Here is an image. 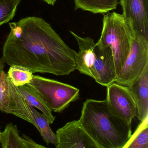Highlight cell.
Returning a JSON list of instances; mask_svg holds the SVG:
<instances>
[{"mask_svg": "<svg viewBox=\"0 0 148 148\" xmlns=\"http://www.w3.org/2000/svg\"><path fill=\"white\" fill-rule=\"evenodd\" d=\"M10 31L1 59L9 66H21L35 73L56 76L76 70L77 52L70 48L46 21L28 16L9 23Z\"/></svg>", "mask_w": 148, "mask_h": 148, "instance_id": "1", "label": "cell"}, {"mask_svg": "<svg viewBox=\"0 0 148 148\" xmlns=\"http://www.w3.org/2000/svg\"><path fill=\"white\" fill-rule=\"evenodd\" d=\"M78 121L89 135L104 148H123L132 135L131 125L116 115L106 100L87 99Z\"/></svg>", "mask_w": 148, "mask_h": 148, "instance_id": "2", "label": "cell"}, {"mask_svg": "<svg viewBox=\"0 0 148 148\" xmlns=\"http://www.w3.org/2000/svg\"><path fill=\"white\" fill-rule=\"evenodd\" d=\"M103 15L101 34L96 44L111 48L117 77L130 52L134 30L122 14L113 12Z\"/></svg>", "mask_w": 148, "mask_h": 148, "instance_id": "3", "label": "cell"}, {"mask_svg": "<svg viewBox=\"0 0 148 148\" xmlns=\"http://www.w3.org/2000/svg\"><path fill=\"white\" fill-rule=\"evenodd\" d=\"M28 84L40 94L50 109L56 113L63 112L80 96L79 89L39 75H34Z\"/></svg>", "mask_w": 148, "mask_h": 148, "instance_id": "4", "label": "cell"}, {"mask_svg": "<svg viewBox=\"0 0 148 148\" xmlns=\"http://www.w3.org/2000/svg\"><path fill=\"white\" fill-rule=\"evenodd\" d=\"M147 66L148 40L134 31L130 52L115 82L129 87Z\"/></svg>", "mask_w": 148, "mask_h": 148, "instance_id": "5", "label": "cell"}, {"mask_svg": "<svg viewBox=\"0 0 148 148\" xmlns=\"http://www.w3.org/2000/svg\"><path fill=\"white\" fill-rule=\"evenodd\" d=\"M106 101L113 112L131 125L137 116V108L128 87L114 82L107 87Z\"/></svg>", "mask_w": 148, "mask_h": 148, "instance_id": "6", "label": "cell"}, {"mask_svg": "<svg viewBox=\"0 0 148 148\" xmlns=\"http://www.w3.org/2000/svg\"><path fill=\"white\" fill-rule=\"evenodd\" d=\"M56 135V148H104L89 135L79 121L66 123L57 130Z\"/></svg>", "mask_w": 148, "mask_h": 148, "instance_id": "7", "label": "cell"}, {"mask_svg": "<svg viewBox=\"0 0 148 148\" xmlns=\"http://www.w3.org/2000/svg\"><path fill=\"white\" fill-rule=\"evenodd\" d=\"M95 58L90 77L104 87L115 82L117 77L114 56L109 47H101L96 43Z\"/></svg>", "mask_w": 148, "mask_h": 148, "instance_id": "8", "label": "cell"}, {"mask_svg": "<svg viewBox=\"0 0 148 148\" xmlns=\"http://www.w3.org/2000/svg\"><path fill=\"white\" fill-rule=\"evenodd\" d=\"M122 14L135 32L148 40V0H120Z\"/></svg>", "mask_w": 148, "mask_h": 148, "instance_id": "9", "label": "cell"}, {"mask_svg": "<svg viewBox=\"0 0 148 148\" xmlns=\"http://www.w3.org/2000/svg\"><path fill=\"white\" fill-rule=\"evenodd\" d=\"M129 89L137 108V117L141 122L148 117V66Z\"/></svg>", "mask_w": 148, "mask_h": 148, "instance_id": "10", "label": "cell"}, {"mask_svg": "<svg viewBox=\"0 0 148 148\" xmlns=\"http://www.w3.org/2000/svg\"><path fill=\"white\" fill-rule=\"evenodd\" d=\"M8 103L6 114H11L33 124L36 128V126L30 108L19 92L17 87L8 80Z\"/></svg>", "mask_w": 148, "mask_h": 148, "instance_id": "11", "label": "cell"}, {"mask_svg": "<svg viewBox=\"0 0 148 148\" xmlns=\"http://www.w3.org/2000/svg\"><path fill=\"white\" fill-rule=\"evenodd\" d=\"M0 143L1 148H50L38 144L26 135H21L17 126L12 123L5 126Z\"/></svg>", "mask_w": 148, "mask_h": 148, "instance_id": "12", "label": "cell"}, {"mask_svg": "<svg viewBox=\"0 0 148 148\" xmlns=\"http://www.w3.org/2000/svg\"><path fill=\"white\" fill-rule=\"evenodd\" d=\"M17 88L28 104L41 110L47 117L50 124L54 123L55 117L52 114V111L35 89L29 84Z\"/></svg>", "mask_w": 148, "mask_h": 148, "instance_id": "13", "label": "cell"}, {"mask_svg": "<svg viewBox=\"0 0 148 148\" xmlns=\"http://www.w3.org/2000/svg\"><path fill=\"white\" fill-rule=\"evenodd\" d=\"M74 10L81 9L94 14H107L117 8L118 0H74Z\"/></svg>", "mask_w": 148, "mask_h": 148, "instance_id": "14", "label": "cell"}, {"mask_svg": "<svg viewBox=\"0 0 148 148\" xmlns=\"http://www.w3.org/2000/svg\"><path fill=\"white\" fill-rule=\"evenodd\" d=\"M34 120L36 124V128L41 136L47 145L51 143L56 147L58 144V139L56 134L51 129L50 123L46 116L43 113L37 111L34 108L30 105Z\"/></svg>", "mask_w": 148, "mask_h": 148, "instance_id": "15", "label": "cell"}, {"mask_svg": "<svg viewBox=\"0 0 148 148\" xmlns=\"http://www.w3.org/2000/svg\"><path fill=\"white\" fill-rule=\"evenodd\" d=\"M148 119L141 122L123 148H148Z\"/></svg>", "mask_w": 148, "mask_h": 148, "instance_id": "16", "label": "cell"}, {"mask_svg": "<svg viewBox=\"0 0 148 148\" xmlns=\"http://www.w3.org/2000/svg\"><path fill=\"white\" fill-rule=\"evenodd\" d=\"M7 74L10 82L17 87L28 84L34 75L29 69L16 65L10 66Z\"/></svg>", "mask_w": 148, "mask_h": 148, "instance_id": "17", "label": "cell"}, {"mask_svg": "<svg viewBox=\"0 0 148 148\" xmlns=\"http://www.w3.org/2000/svg\"><path fill=\"white\" fill-rule=\"evenodd\" d=\"M21 0H0V26L14 18Z\"/></svg>", "mask_w": 148, "mask_h": 148, "instance_id": "18", "label": "cell"}, {"mask_svg": "<svg viewBox=\"0 0 148 148\" xmlns=\"http://www.w3.org/2000/svg\"><path fill=\"white\" fill-rule=\"evenodd\" d=\"M8 80L4 71L0 73V111L5 113L8 103Z\"/></svg>", "mask_w": 148, "mask_h": 148, "instance_id": "19", "label": "cell"}, {"mask_svg": "<svg viewBox=\"0 0 148 148\" xmlns=\"http://www.w3.org/2000/svg\"><path fill=\"white\" fill-rule=\"evenodd\" d=\"M4 66H5L4 63L3 62L1 58V57H0V73L2 71H3V69H4Z\"/></svg>", "mask_w": 148, "mask_h": 148, "instance_id": "20", "label": "cell"}, {"mask_svg": "<svg viewBox=\"0 0 148 148\" xmlns=\"http://www.w3.org/2000/svg\"><path fill=\"white\" fill-rule=\"evenodd\" d=\"M43 1H45V2L47 3L48 4L51 5H54V4L55 3L56 1V0H43Z\"/></svg>", "mask_w": 148, "mask_h": 148, "instance_id": "21", "label": "cell"}, {"mask_svg": "<svg viewBox=\"0 0 148 148\" xmlns=\"http://www.w3.org/2000/svg\"><path fill=\"white\" fill-rule=\"evenodd\" d=\"M1 133H2V132H1V129H0V138H1Z\"/></svg>", "mask_w": 148, "mask_h": 148, "instance_id": "22", "label": "cell"}]
</instances>
